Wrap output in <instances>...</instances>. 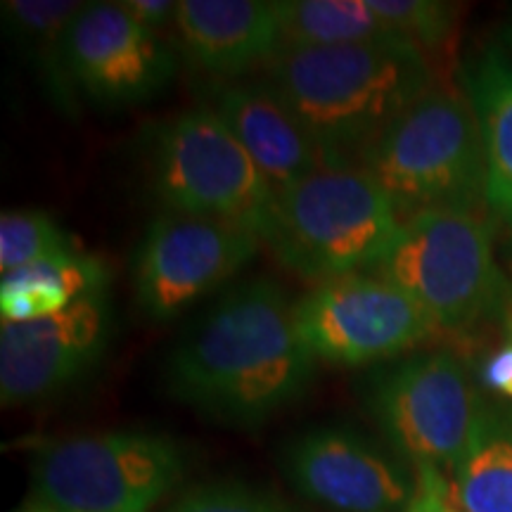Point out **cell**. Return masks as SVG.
<instances>
[{
	"label": "cell",
	"instance_id": "cell-15",
	"mask_svg": "<svg viewBox=\"0 0 512 512\" xmlns=\"http://www.w3.org/2000/svg\"><path fill=\"white\" fill-rule=\"evenodd\" d=\"M211 110L238 138L275 192L330 164L302 124L264 83H221L211 98Z\"/></svg>",
	"mask_w": 512,
	"mask_h": 512
},
{
	"label": "cell",
	"instance_id": "cell-5",
	"mask_svg": "<svg viewBox=\"0 0 512 512\" xmlns=\"http://www.w3.org/2000/svg\"><path fill=\"white\" fill-rule=\"evenodd\" d=\"M375 273L411 294L439 330L475 328L510 299L496 261L494 223L484 209L411 216Z\"/></svg>",
	"mask_w": 512,
	"mask_h": 512
},
{
	"label": "cell",
	"instance_id": "cell-13",
	"mask_svg": "<svg viewBox=\"0 0 512 512\" xmlns=\"http://www.w3.org/2000/svg\"><path fill=\"white\" fill-rule=\"evenodd\" d=\"M79 93L105 107H128L164 91L176 55L121 3H83L69 31Z\"/></svg>",
	"mask_w": 512,
	"mask_h": 512
},
{
	"label": "cell",
	"instance_id": "cell-11",
	"mask_svg": "<svg viewBox=\"0 0 512 512\" xmlns=\"http://www.w3.org/2000/svg\"><path fill=\"white\" fill-rule=\"evenodd\" d=\"M285 472L304 498L330 512H406L415 470L349 427H316L285 451Z\"/></svg>",
	"mask_w": 512,
	"mask_h": 512
},
{
	"label": "cell",
	"instance_id": "cell-25",
	"mask_svg": "<svg viewBox=\"0 0 512 512\" xmlns=\"http://www.w3.org/2000/svg\"><path fill=\"white\" fill-rule=\"evenodd\" d=\"M479 377H482L484 389L512 401V342L503 344L484 358Z\"/></svg>",
	"mask_w": 512,
	"mask_h": 512
},
{
	"label": "cell",
	"instance_id": "cell-9",
	"mask_svg": "<svg viewBox=\"0 0 512 512\" xmlns=\"http://www.w3.org/2000/svg\"><path fill=\"white\" fill-rule=\"evenodd\" d=\"M297 325L318 361L366 366L418 349L439 325L411 294L377 273L330 280L297 302Z\"/></svg>",
	"mask_w": 512,
	"mask_h": 512
},
{
	"label": "cell",
	"instance_id": "cell-2",
	"mask_svg": "<svg viewBox=\"0 0 512 512\" xmlns=\"http://www.w3.org/2000/svg\"><path fill=\"white\" fill-rule=\"evenodd\" d=\"M264 86L290 110L330 164L368 150L415 100L432 91L427 57L403 41L285 48Z\"/></svg>",
	"mask_w": 512,
	"mask_h": 512
},
{
	"label": "cell",
	"instance_id": "cell-8",
	"mask_svg": "<svg viewBox=\"0 0 512 512\" xmlns=\"http://www.w3.org/2000/svg\"><path fill=\"white\" fill-rule=\"evenodd\" d=\"M368 411L394 453L415 467L451 472L482 425L486 406L470 373L448 351L418 354L382 373Z\"/></svg>",
	"mask_w": 512,
	"mask_h": 512
},
{
	"label": "cell",
	"instance_id": "cell-26",
	"mask_svg": "<svg viewBox=\"0 0 512 512\" xmlns=\"http://www.w3.org/2000/svg\"><path fill=\"white\" fill-rule=\"evenodd\" d=\"M176 5L174 0H124L121 8L145 29L162 36L164 29H174Z\"/></svg>",
	"mask_w": 512,
	"mask_h": 512
},
{
	"label": "cell",
	"instance_id": "cell-12",
	"mask_svg": "<svg viewBox=\"0 0 512 512\" xmlns=\"http://www.w3.org/2000/svg\"><path fill=\"white\" fill-rule=\"evenodd\" d=\"M112 332L107 292L91 294L55 316L0 328V401L24 406L48 399L91 370Z\"/></svg>",
	"mask_w": 512,
	"mask_h": 512
},
{
	"label": "cell",
	"instance_id": "cell-17",
	"mask_svg": "<svg viewBox=\"0 0 512 512\" xmlns=\"http://www.w3.org/2000/svg\"><path fill=\"white\" fill-rule=\"evenodd\" d=\"M475 107L486 166V209L503 223L512 242V57L489 48L463 76Z\"/></svg>",
	"mask_w": 512,
	"mask_h": 512
},
{
	"label": "cell",
	"instance_id": "cell-19",
	"mask_svg": "<svg viewBox=\"0 0 512 512\" xmlns=\"http://www.w3.org/2000/svg\"><path fill=\"white\" fill-rule=\"evenodd\" d=\"M448 479L465 512H512V411L489 406Z\"/></svg>",
	"mask_w": 512,
	"mask_h": 512
},
{
	"label": "cell",
	"instance_id": "cell-22",
	"mask_svg": "<svg viewBox=\"0 0 512 512\" xmlns=\"http://www.w3.org/2000/svg\"><path fill=\"white\" fill-rule=\"evenodd\" d=\"M377 17L396 38L422 55L444 50L458 27V10L439 0H368Z\"/></svg>",
	"mask_w": 512,
	"mask_h": 512
},
{
	"label": "cell",
	"instance_id": "cell-3",
	"mask_svg": "<svg viewBox=\"0 0 512 512\" xmlns=\"http://www.w3.org/2000/svg\"><path fill=\"white\" fill-rule=\"evenodd\" d=\"M401 216L363 166L325 164L275 192L261 240L299 278L323 285L377 266Z\"/></svg>",
	"mask_w": 512,
	"mask_h": 512
},
{
	"label": "cell",
	"instance_id": "cell-16",
	"mask_svg": "<svg viewBox=\"0 0 512 512\" xmlns=\"http://www.w3.org/2000/svg\"><path fill=\"white\" fill-rule=\"evenodd\" d=\"M5 34L41 83L50 105L74 119L81 110V93L72 69L69 31L83 3L69 0H5L0 5Z\"/></svg>",
	"mask_w": 512,
	"mask_h": 512
},
{
	"label": "cell",
	"instance_id": "cell-18",
	"mask_svg": "<svg viewBox=\"0 0 512 512\" xmlns=\"http://www.w3.org/2000/svg\"><path fill=\"white\" fill-rule=\"evenodd\" d=\"M110 271L98 256L64 252L5 273L0 280L3 323H31L55 316L91 294L107 292Z\"/></svg>",
	"mask_w": 512,
	"mask_h": 512
},
{
	"label": "cell",
	"instance_id": "cell-24",
	"mask_svg": "<svg viewBox=\"0 0 512 512\" xmlns=\"http://www.w3.org/2000/svg\"><path fill=\"white\" fill-rule=\"evenodd\" d=\"M406 512H465L453 496L451 479L437 467H415V494Z\"/></svg>",
	"mask_w": 512,
	"mask_h": 512
},
{
	"label": "cell",
	"instance_id": "cell-27",
	"mask_svg": "<svg viewBox=\"0 0 512 512\" xmlns=\"http://www.w3.org/2000/svg\"><path fill=\"white\" fill-rule=\"evenodd\" d=\"M17 512H69V510H57V508H48V505H41V503H31V505H27V508H22Z\"/></svg>",
	"mask_w": 512,
	"mask_h": 512
},
{
	"label": "cell",
	"instance_id": "cell-29",
	"mask_svg": "<svg viewBox=\"0 0 512 512\" xmlns=\"http://www.w3.org/2000/svg\"><path fill=\"white\" fill-rule=\"evenodd\" d=\"M508 335L512 342V287H510V306H508Z\"/></svg>",
	"mask_w": 512,
	"mask_h": 512
},
{
	"label": "cell",
	"instance_id": "cell-7",
	"mask_svg": "<svg viewBox=\"0 0 512 512\" xmlns=\"http://www.w3.org/2000/svg\"><path fill=\"white\" fill-rule=\"evenodd\" d=\"M150 162L166 211L238 223L261 238L275 190L211 107L164 121Z\"/></svg>",
	"mask_w": 512,
	"mask_h": 512
},
{
	"label": "cell",
	"instance_id": "cell-10",
	"mask_svg": "<svg viewBox=\"0 0 512 512\" xmlns=\"http://www.w3.org/2000/svg\"><path fill=\"white\" fill-rule=\"evenodd\" d=\"M264 240L238 223L164 211L133 256V290L147 318L174 320L235 278Z\"/></svg>",
	"mask_w": 512,
	"mask_h": 512
},
{
	"label": "cell",
	"instance_id": "cell-6",
	"mask_svg": "<svg viewBox=\"0 0 512 512\" xmlns=\"http://www.w3.org/2000/svg\"><path fill=\"white\" fill-rule=\"evenodd\" d=\"M183 446L159 432L53 439L31 458L34 503L69 512H150L181 484Z\"/></svg>",
	"mask_w": 512,
	"mask_h": 512
},
{
	"label": "cell",
	"instance_id": "cell-23",
	"mask_svg": "<svg viewBox=\"0 0 512 512\" xmlns=\"http://www.w3.org/2000/svg\"><path fill=\"white\" fill-rule=\"evenodd\" d=\"M164 512H294L290 505L266 491L235 482L195 486L176 498Z\"/></svg>",
	"mask_w": 512,
	"mask_h": 512
},
{
	"label": "cell",
	"instance_id": "cell-1",
	"mask_svg": "<svg viewBox=\"0 0 512 512\" xmlns=\"http://www.w3.org/2000/svg\"><path fill=\"white\" fill-rule=\"evenodd\" d=\"M318 358L297 325V304L271 278L233 287L174 349L171 394L207 418L254 427L309 387Z\"/></svg>",
	"mask_w": 512,
	"mask_h": 512
},
{
	"label": "cell",
	"instance_id": "cell-21",
	"mask_svg": "<svg viewBox=\"0 0 512 512\" xmlns=\"http://www.w3.org/2000/svg\"><path fill=\"white\" fill-rule=\"evenodd\" d=\"M72 249H76L74 240L46 211H3L0 216V273L3 275Z\"/></svg>",
	"mask_w": 512,
	"mask_h": 512
},
{
	"label": "cell",
	"instance_id": "cell-4",
	"mask_svg": "<svg viewBox=\"0 0 512 512\" xmlns=\"http://www.w3.org/2000/svg\"><path fill=\"white\" fill-rule=\"evenodd\" d=\"M399 216L430 209H486L479 121L465 88L434 86L361 155Z\"/></svg>",
	"mask_w": 512,
	"mask_h": 512
},
{
	"label": "cell",
	"instance_id": "cell-14",
	"mask_svg": "<svg viewBox=\"0 0 512 512\" xmlns=\"http://www.w3.org/2000/svg\"><path fill=\"white\" fill-rule=\"evenodd\" d=\"M192 67L235 79L283 50L275 3L261 0H181L171 29Z\"/></svg>",
	"mask_w": 512,
	"mask_h": 512
},
{
	"label": "cell",
	"instance_id": "cell-28",
	"mask_svg": "<svg viewBox=\"0 0 512 512\" xmlns=\"http://www.w3.org/2000/svg\"><path fill=\"white\" fill-rule=\"evenodd\" d=\"M503 38H505V46H508L510 55H512V22L508 24V27H505V31H503Z\"/></svg>",
	"mask_w": 512,
	"mask_h": 512
},
{
	"label": "cell",
	"instance_id": "cell-20",
	"mask_svg": "<svg viewBox=\"0 0 512 512\" xmlns=\"http://www.w3.org/2000/svg\"><path fill=\"white\" fill-rule=\"evenodd\" d=\"M275 10L283 50L401 41L375 15L368 0H283L275 3Z\"/></svg>",
	"mask_w": 512,
	"mask_h": 512
}]
</instances>
